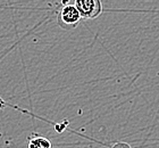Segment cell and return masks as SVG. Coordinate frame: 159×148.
<instances>
[{
  "label": "cell",
  "instance_id": "obj_1",
  "mask_svg": "<svg viewBox=\"0 0 159 148\" xmlns=\"http://www.w3.org/2000/svg\"><path fill=\"white\" fill-rule=\"evenodd\" d=\"M82 20L75 3H65L57 14V22L64 30H73Z\"/></svg>",
  "mask_w": 159,
  "mask_h": 148
},
{
  "label": "cell",
  "instance_id": "obj_2",
  "mask_svg": "<svg viewBox=\"0 0 159 148\" xmlns=\"http://www.w3.org/2000/svg\"><path fill=\"white\" fill-rule=\"evenodd\" d=\"M74 3L84 20H93L102 13V3L99 0H76Z\"/></svg>",
  "mask_w": 159,
  "mask_h": 148
},
{
  "label": "cell",
  "instance_id": "obj_3",
  "mask_svg": "<svg viewBox=\"0 0 159 148\" xmlns=\"http://www.w3.org/2000/svg\"><path fill=\"white\" fill-rule=\"evenodd\" d=\"M27 148H52L48 138L39 135H32L27 142Z\"/></svg>",
  "mask_w": 159,
  "mask_h": 148
},
{
  "label": "cell",
  "instance_id": "obj_4",
  "mask_svg": "<svg viewBox=\"0 0 159 148\" xmlns=\"http://www.w3.org/2000/svg\"><path fill=\"white\" fill-rule=\"evenodd\" d=\"M111 148H132V147L129 144H126V142H116Z\"/></svg>",
  "mask_w": 159,
  "mask_h": 148
}]
</instances>
